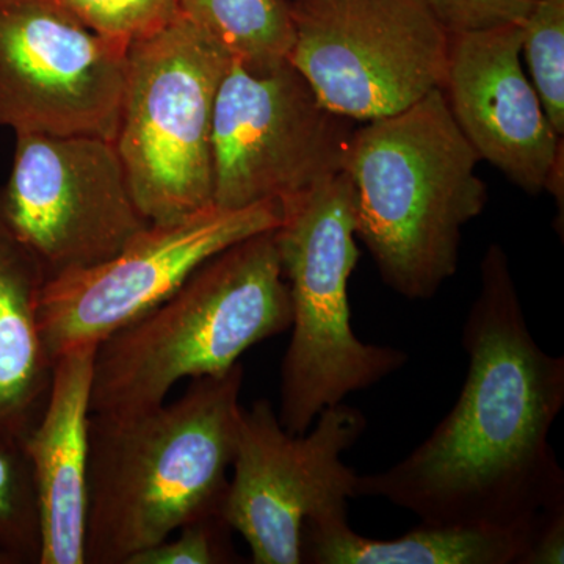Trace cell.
Instances as JSON below:
<instances>
[{"mask_svg":"<svg viewBox=\"0 0 564 564\" xmlns=\"http://www.w3.org/2000/svg\"><path fill=\"white\" fill-rule=\"evenodd\" d=\"M355 121L326 109L291 63L223 77L212 126V203L228 210L284 202L345 172Z\"/></svg>","mask_w":564,"mask_h":564,"instance_id":"52a82bcc","label":"cell"},{"mask_svg":"<svg viewBox=\"0 0 564 564\" xmlns=\"http://www.w3.org/2000/svg\"><path fill=\"white\" fill-rule=\"evenodd\" d=\"M463 347L469 366L451 413L402 462L358 475L355 497L388 500L430 524L532 541L564 508V473L549 443L564 404V358L533 339L502 245L481 259Z\"/></svg>","mask_w":564,"mask_h":564,"instance_id":"6da1fadb","label":"cell"},{"mask_svg":"<svg viewBox=\"0 0 564 564\" xmlns=\"http://www.w3.org/2000/svg\"><path fill=\"white\" fill-rule=\"evenodd\" d=\"M478 162L441 88L355 129L345 172L355 187L356 239L404 299H433L458 270L464 226L488 203Z\"/></svg>","mask_w":564,"mask_h":564,"instance_id":"3957f363","label":"cell"},{"mask_svg":"<svg viewBox=\"0 0 564 564\" xmlns=\"http://www.w3.org/2000/svg\"><path fill=\"white\" fill-rule=\"evenodd\" d=\"M0 220L46 282L113 258L150 225L113 141L31 132L17 133Z\"/></svg>","mask_w":564,"mask_h":564,"instance_id":"9c48e42d","label":"cell"},{"mask_svg":"<svg viewBox=\"0 0 564 564\" xmlns=\"http://www.w3.org/2000/svg\"><path fill=\"white\" fill-rule=\"evenodd\" d=\"M93 32L129 47L180 17L177 0H57Z\"/></svg>","mask_w":564,"mask_h":564,"instance_id":"ffe728a7","label":"cell"},{"mask_svg":"<svg viewBox=\"0 0 564 564\" xmlns=\"http://www.w3.org/2000/svg\"><path fill=\"white\" fill-rule=\"evenodd\" d=\"M95 352L96 345H80L55 358L46 406L22 443L39 499L40 564H85Z\"/></svg>","mask_w":564,"mask_h":564,"instance_id":"5bb4252c","label":"cell"},{"mask_svg":"<svg viewBox=\"0 0 564 564\" xmlns=\"http://www.w3.org/2000/svg\"><path fill=\"white\" fill-rule=\"evenodd\" d=\"M274 228L292 307V336L281 364V425L304 434L323 410L399 372L410 356L364 344L351 328L348 281L361 258L355 187L343 172L280 203Z\"/></svg>","mask_w":564,"mask_h":564,"instance_id":"5b68a950","label":"cell"},{"mask_svg":"<svg viewBox=\"0 0 564 564\" xmlns=\"http://www.w3.org/2000/svg\"><path fill=\"white\" fill-rule=\"evenodd\" d=\"M46 276L0 220V443L22 444L50 397L54 359L40 328Z\"/></svg>","mask_w":564,"mask_h":564,"instance_id":"9a60e30c","label":"cell"},{"mask_svg":"<svg viewBox=\"0 0 564 564\" xmlns=\"http://www.w3.org/2000/svg\"><path fill=\"white\" fill-rule=\"evenodd\" d=\"M366 429L362 411L345 403L323 410L304 434L289 433L269 400L243 408L223 516L252 563H302L306 519L356 499L358 474L343 455Z\"/></svg>","mask_w":564,"mask_h":564,"instance_id":"30bf717a","label":"cell"},{"mask_svg":"<svg viewBox=\"0 0 564 564\" xmlns=\"http://www.w3.org/2000/svg\"><path fill=\"white\" fill-rule=\"evenodd\" d=\"M289 63L352 121L400 113L441 88L448 33L419 0H293Z\"/></svg>","mask_w":564,"mask_h":564,"instance_id":"ba28073f","label":"cell"},{"mask_svg":"<svg viewBox=\"0 0 564 564\" xmlns=\"http://www.w3.org/2000/svg\"><path fill=\"white\" fill-rule=\"evenodd\" d=\"M180 17L251 73L289 62L295 24L288 0H177Z\"/></svg>","mask_w":564,"mask_h":564,"instance_id":"e0dca14e","label":"cell"},{"mask_svg":"<svg viewBox=\"0 0 564 564\" xmlns=\"http://www.w3.org/2000/svg\"><path fill=\"white\" fill-rule=\"evenodd\" d=\"M530 82L545 117L564 133V0H534L522 22V50Z\"/></svg>","mask_w":564,"mask_h":564,"instance_id":"ac0fdd59","label":"cell"},{"mask_svg":"<svg viewBox=\"0 0 564 564\" xmlns=\"http://www.w3.org/2000/svg\"><path fill=\"white\" fill-rule=\"evenodd\" d=\"M231 62L182 17L129 46L113 144L148 221H177L214 206L212 126Z\"/></svg>","mask_w":564,"mask_h":564,"instance_id":"8992f818","label":"cell"},{"mask_svg":"<svg viewBox=\"0 0 564 564\" xmlns=\"http://www.w3.org/2000/svg\"><path fill=\"white\" fill-rule=\"evenodd\" d=\"M0 564H18L13 556L7 554V552L0 551Z\"/></svg>","mask_w":564,"mask_h":564,"instance_id":"cb8c5ba5","label":"cell"},{"mask_svg":"<svg viewBox=\"0 0 564 564\" xmlns=\"http://www.w3.org/2000/svg\"><path fill=\"white\" fill-rule=\"evenodd\" d=\"M563 556L564 508L549 514L534 530L524 564H562Z\"/></svg>","mask_w":564,"mask_h":564,"instance_id":"603a6c76","label":"cell"},{"mask_svg":"<svg viewBox=\"0 0 564 564\" xmlns=\"http://www.w3.org/2000/svg\"><path fill=\"white\" fill-rule=\"evenodd\" d=\"M348 507L306 519L302 563L524 564L530 540L491 527L422 522L395 540H373L348 524Z\"/></svg>","mask_w":564,"mask_h":564,"instance_id":"2e32d148","label":"cell"},{"mask_svg":"<svg viewBox=\"0 0 564 564\" xmlns=\"http://www.w3.org/2000/svg\"><path fill=\"white\" fill-rule=\"evenodd\" d=\"M291 325L274 229L247 237L96 347L91 413L161 406L180 381L228 372L252 345Z\"/></svg>","mask_w":564,"mask_h":564,"instance_id":"277c9868","label":"cell"},{"mask_svg":"<svg viewBox=\"0 0 564 564\" xmlns=\"http://www.w3.org/2000/svg\"><path fill=\"white\" fill-rule=\"evenodd\" d=\"M41 521L32 466L22 444L0 443V551L40 564Z\"/></svg>","mask_w":564,"mask_h":564,"instance_id":"d6986e66","label":"cell"},{"mask_svg":"<svg viewBox=\"0 0 564 564\" xmlns=\"http://www.w3.org/2000/svg\"><path fill=\"white\" fill-rule=\"evenodd\" d=\"M128 50L57 0H0V128L113 141Z\"/></svg>","mask_w":564,"mask_h":564,"instance_id":"7c38bea8","label":"cell"},{"mask_svg":"<svg viewBox=\"0 0 564 564\" xmlns=\"http://www.w3.org/2000/svg\"><path fill=\"white\" fill-rule=\"evenodd\" d=\"M281 223L278 203L210 206L172 223H150L113 258L44 284L40 328L51 358L96 345L169 299L204 262Z\"/></svg>","mask_w":564,"mask_h":564,"instance_id":"8fae6325","label":"cell"},{"mask_svg":"<svg viewBox=\"0 0 564 564\" xmlns=\"http://www.w3.org/2000/svg\"><path fill=\"white\" fill-rule=\"evenodd\" d=\"M522 24L448 35L441 91L480 161L530 195L563 207V140L545 117L521 63Z\"/></svg>","mask_w":564,"mask_h":564,"instance_id":"4fadbf2b","label":"cell"},{"mask_svg":"<svg viewBox=\"0 0 564 564\" xmlns=\"http://www.w3.org/2000/svg\"><path fill=\"white\" fill-rule=\"evenodd\" d=\"M234 530L223 511L193 519L177 529L174 540L161 541L139 552L128 564H229L240 563L234 549Z\"/></svg>","mask_w":564,"mask_h":564,"instance_id":"44dd1931","label":"cell"},{"mask_svg":"<svg viewBox=\"0 0 564 564\" xmlns=\"http://www.w3.org/2000/svg\"><path fill=\"white\" fill-rule=\"evenodd\" d=\"M245 369L192 380L173 403L88 421L85 563L128 564L182 525L223 511Z\"/></svg>","mask_w":564,"mask_h":564,"instance_id":"7a4b0ae2","label":"cell"},{"mask_svg":"<svg viewBox=\"0 0 564 564\" xmlns=\"http://www.w3.org/2000/svg\"><path fill=\"white\" fill-rule=\"evenodd\" d=\"M448 35L522 24L534 0H419Z\"/></svg>","mask_w":564,"mask_h":564,"instance_id":"7402d4cb","label":"cell"}]
</instances>
